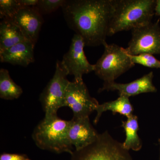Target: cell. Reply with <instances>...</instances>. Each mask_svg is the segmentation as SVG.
Masks as SVG:
<instances>
[{
    "label": "cell",
    "instance_id": "1",
    "mask_svg": "<svg viewBox=\"0 0 160 160\" xmlns=\"http://www.w3.org/2000/svg\"><path fill=\"white\" fill-rule=\"evenodd\" d=\"M115 0H65L62 9L69 28L86 46L104 45L108 36Z\"/></svg>",
    "mask_w": 160,
    "mask_h": 160
},
{
    "label": "cell",
    "instance_id": "2",
    "mask_svg": "<svg viewBox=\"0 0 160 160\" xmlns=\"http://www.w3.org/2000/svg\"><path fill=\"white\" fill-rule=\"evenodd\" d=\"M156 2L155 0H115L108 36L150 24L155 14Z\"/></svg>",
    "mask_w": 160,
    "mask_h": 160
},
{
    "label": "cell",
    "instance_id": "3",
    "mask_svg": "<svg viewBox=\"0 0 160 160\" xmlns=\"http://www.w3.org/2000/svg\"><path fill=\"white\" fill-rule=\"evenodd\" d=\"M69 122L58 115L45 117L33 130L32 135L33 142L42 150L71 155L73 151L69 137Z\"/></svg>",
    "mask_w": 160,
    "mask_h": 160
},
{
    "label": "cell",
    "instance_id": "4",
    "mask_svg": "<svg viewBox=\"0 0 160 160\" xmlns=\"http://www.w3.org/2000/svg\"><path fill=\"white\" fill-rule=\"evenodd\" d=\"M71 160H132L122 143L115 140L107 131L99 134L91 145L73 151Z\"/></svg>",
    "mask_w": 160,
    "mask_h": 160
},
{
    "label": "cell",
    "instance_id": "5",
    "mask_svg": "<svg viewBox=\"0 0 160 160\" xmlns=\"http://www.w3.org/2000/svg\"><path fill=\"white\" fill-rule=\"evenodd\" d=\"M104 53L95 64L96 75L104 82H111L134 67L124 48L114 44L103 45Z\"/></svg>",
    "mask_w": 160,
    "mask_h": 160
},
{
    "label": "cell",
    "instance_id": "6",
    "mask_svg": "<svg viewBox=\"0 0 160 160\" xmlns=\"http://www.w3.org/2000/svg\"><path fill=\"white\" fill-rule=\"evenodd\" d=\"M68 75L61 62L57 61L54 75L40 95L45 117L57 115L58 109L64 107L65 93L70 82Z\"/></svg>",
    "mask_w": 160,
    "mask_h": 160
},
{
    "label": "cell",
    "instance_id": "7",
    "mask_svg": "<svg viewBox=\"0 0 160 160\" xmlns=\"http://www.w3.org/2000/svg\"><path fill=\"white\" fill-rule=\"evenodd\" d=\"M132 38L128 47L124 48L127 54H160V27L159 21L132 30Z\"/></svg>",
    "mask_w": 160,
    "mask_h": 160
},
{
    "label": "cell",
    "instance_id": "8",
    "mask_svg": "<svg viewBox=\"0 0 160 160\" xmlns=\"http://www.w3.org/2000/svg\"><path fill=\"white\" fill-rule=\"evenodd\" d=\"M99 104L97 100L90 95L84 82H69L65 93L64 106L71 109L72 118L89 117Z\"/></svg>",
    "mask_w": 160,
    "mask_h": 160
},
{
    "label": "cell",
    "instance_id": "9",
    "mask_svg": "<svg viewBox=\"0 0 160 160\" xmlns=\"http://www.w3.org/2000/svg\"><path fill=\"white\" fill-rule=\"evenodd\" d=\"M84 40L81 36L75 34L68 51L63 56L61 63L68 75L74 76V81L82 82L83 75L94 71L95 65L89 62L85 55Z\"/></svg>",
    "mask_w": 160,
    "mask_h": 160
},
{
    "label": "cell",
    "instance_id": "10",
    "mask_svg": "<svg viewBox=\"0 0 160 160\" xmlns=\"http://www.w3.org/2000/svg\"><path fill=\"white\" fill-rule=\"evenodd\" d=\"M27 40L35 45L43 23L42 15L35 7H23L11 19Z\"/></svg>",
    "mask_w": 160,
    "mask_h": 160
},
{
    "label": "cell",
    "instance_id": "11",
    "mask_svg": "<svg viewBox=\"0 0 160 160\" xmlns=\"http://www.w3.org/2000/svg\"><path fill=\"white\" fill-rule=\"evenodd\" d=\"M69 122V139L75 150H81L97 139L99 134L92 125L89 117L72 118Z\"/></svg>",
    "mask_w": 160,
    "mask_h": 160
},
{
    "label": "cell",
    "instance_id": "12",
    "mask_svg": "<svg viewBox=\"0 0 160 160\" xmlns=\"http://www.w3.org/2000/svg\"><path fill=\"white\" fill-rule=\"evenodd\" d=\"M153 78V72H150L130 83L122 84L115 82H104L103 87L99 92L118 91L120 96H125L128 98L141 93L156 92L157 90L152 83Z\"/></svg>",
    "mask_w": 160,
    "mask_h": 160
},
{
    "label": "cell",
    "instance_id": "13",
    "mask_svg": "<svg viewBox=\"0 0 160 160\" xmlns=\"http://www.w3.org/2000/svg\"><path fill=\"white\" fill-rule=\"evenodd\" d=\"M34 46L29 40L18 43L0 52V61L2 62L27 67L34 62Z\"/></svg>",
    "mask_w": 160,
    "mask_h": 160
},
{
    "label": "cell",
    "instance_id": "14",
    "mask_svg": "<svg viewBox=\"0 0 160 160\" xmlns=\"http://www.w3.org/2000/svg\"><path fill=\"white\" fill-rule=\"evenodd\" d=\"M26 40L16 25L9 20H2L0 23V52Z\"/></svg>",
    "mask_w": 160,
    "mask_h": 160
},
{
    "label": "cell",
    "instance_id": "15",
    "mask_svg": "<svg viewBox=\"0 0 160 160\" xmlns=\"http://www.w3.org/2000/svg\"><path fill=\"white\" fill-rule=\"evenodd\" d=\"M95 111L97 112L96 117L93 121L95 124L99 122L103 112L107 111L112 112L114 113H119L127 118L133 114V108L129 98L125 96H120L117 99L114 101L99 104Z\"/></svg>",
    "mask_w": 160,
    "mask_h": 160
},
{
    "label": "cell",
    "instance_id": "16",
    "mask_svg": "<svg viewBox=\"0 0 160 160\" xmlns=\"http://www.w3.org/2000/svg\"><path fill=\"white\" fill-rule=\"evenodd\" d=\"M122 126L126 132V138L122 143L123 147L126 150L138 151L142 149V144L138 134L139 129L138 118L132 114L127 118V121L122 122Z\"/></svg>",
    "mask_w": 160,
    "mask_h": 160
},
{
    "label": "cell",
    "instance_id": "17",
    "mask_svg": "<svg viewBox=\"0 0 160 160\" xmlns=\"http://www.w3.org/2000/svg\"><path fill=\"white\" fill-rule=\"evenodd\" d=\"M22 93V89L11 78L8 70L0 69L1 98L6 100L16 99L18 98Z\"/></svg>",
    "mask_w": 160,
    "mask_h": 160
},
{
    "label": "cell",
    "instance_id": "18",
    "mask_svg": "<svg viewBox=\"0 0 160 160\" xmlns=\"http://www.w3.org/2000/svg\"><path fill=\"white\" fill-rule=\"evenodd\" d=\"M22 7L18 0H1L0 18L2 20H9Z\"/></svg>",
    "mask_w": 160,
    "mask_h": 160
},
{
    "label": "cell",
    "instance_id": "19",
    "mask_svg": "<svg viewBox=\"0 0 160 160\" xmlns=\"http://www.w3.org/2000/svg\"><path fill=\"white\" fill-rule=\"evenodd\" d=\"M128 54L133 64H138L151 68H160V61L157 59L152 55L142 53L136 55Z\"/></svg>",
    "mask_w": 160,
    "mask_h": 160
},
{
    "label": "cell",
    "instance_id": "20",
    "mask_svg": "<svg viewBox=\"0 0 160 160\" xmlns=\"http://www.w3.org/2000/svg\"><path fill=\"white\" fill-rule=\"evenodd\" d=\"M65 2V0H39L36 7L42 15L48 14L62 8Z\"/></svg>",
    "mask_w": 160,
    "mask_h": 160
},
{
    "label": "cell",
    "instance_id": "21",
    "mask_svg": "<svg viewBox=\"0 0 160 160\" xmlns=\"http://www.w3.org/2000/svg\"><path fill=\"white\" fill-rule=\"evenodd\" d=\"M0 160H31L27 155L18 153H4L0 155Z\"/></svg>",
    "mask_w": 160,
    "mask_h": 160
},
{
    "label": "cell",
    "instance_id": "22",
    "mask_svg": "<svg viewBox=\"0 0 160 160\" xmlns=\"http://www.w3.org/2000/svg\"><path fill=\"white\" fill-rule=\"evenodd\" d=\"M39 0H18L20 5L22 7H35Z\"/></svg>",
    "mask_w": 160,
    "mask_h": 160
},
{
    "label": "cell",
    "instance_id": "23",
    "mask_svg": "<svg viewBox=\"0 0 160 160\" xmlns=\"http://www.w3.org/2000/svg\"><path fill=\"white\" fill-rule=\"evenodd\" d=\"M155 14L160 16V0H157L155 7Z\"/></svg>",
    "mask_w": 160,
    "mask_h": 160
},
{
    "label": "cell",
    "instance_id": "24",
    "mask_svg": "<svg viewBox=\"0 0 160 160\" xmlns=\"http://www.w3.org/2000/svg\"><path fill=\"white\" fill-rule=\"evenodd\" d=\"M159 143H160V158H159V160H160V139H159Z\"/></svg>",
    "mask_w": 160,
    "mask_h": 160
}]
</instances>
